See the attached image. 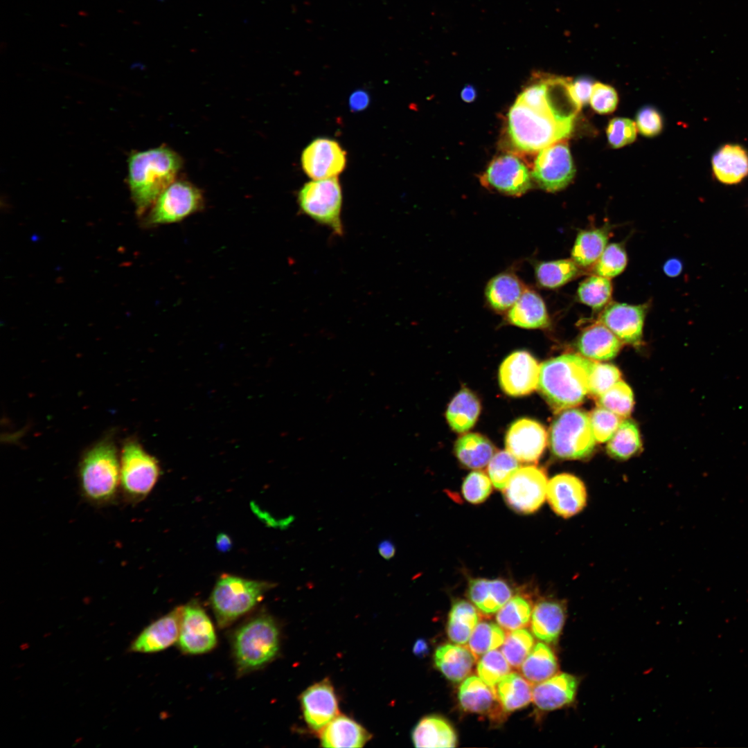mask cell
<instances>
[{
  "label": "cell",
  "instance_id": "6da1fadb",
  "mask_svg": "<svg viewBox=\"0 0 748 748\" xmlns=\"http://www.w3.org/2000/svg\"><path fill=\"white\" fill-rule=\"evenodd\" d=\"M118 450L112 436H106L82 454L78 466L82 499L96 508L116 505L121 500Z\"/></svg>",
  "mask_w": 748,
  "mask_h": 748
},
{
  "label": "cell",
  "instance_id": "7a4b0ae2",
  "mask_svg": "<svg viewBox=\"0 0 748 748\" xmlns=\"http://www.w3.org/2000/svg\"><path fill=\"white\" fill-rule=\"evenodd\" d=\"M182 159L166 146L132 153L128 159V184L139 216L154 205L181 168Z\"/></svg>",
  "mask_w": 748,
  "mask_h": 748
},
{
  "label": "cell",
  "instance_id": "3957f363",
  "mask_svg": "<svg viewBox=\"0 0 748 748\" xmlns=\"http://www.w3.org/2000/svg\"><path fill=\"white\" fill-rule=\"evenodd\" d=\"M595 362L576 354H564L540 366L537 388L555 413L574 408L589 394Z\"/></svg>",
  "mask_w": 748,
  "mask_h": 748
},
{
  "label": "cell",
  "instance_id": "277c9868",
  "mask_svg": "<svg viewBox=\"0 0 748 748\" xmlns=\"http://www.w3.org/2000/svg\"><path fill=\"white\" fill-rule=\"evenodd\" d=\"M232 637L233 654L240 675L263 668L279 650L278 625L267 614H258L244 622Z\"/></svg>",
  "mask_w": 748,
  "mask_h": 748
},
{
  "label": "cell",
  "instance_id": "5b68a950",
  "mask_svg": "<svg viewBox=\"0 0 748 748\" xmlns=\"http://www.w3.org/2000/svg\"><path fill=\"white\" fill-rule=\"evenodd\" d=\"M573 124L564 123L552 115L535 111L515 101L508 114V133L515 148L534 153L568 137Z\"/></svg>",
  "mask_w": 748,
  "mask_h": 748
},
{
  "label": "cell",
  "instance_id": "8992f818",
  "mask_svg": "<svg viewBox=\"0 0 748 748\" xmlns=\"http://www.w3.org/2000/svg\"><path fill=\"white\" fill-rule=\"evenodd\" d=\"M276 584L222 574L213 587L210 605L219 627L224 628L251 611Z\"/></svg>",
  "mask_w": 748,
  "mask_h": 748
},
{
  "label": "cell",
  "instance_id": "52a82bcc",
  "mask_svg": "<svg viewBox=\"0 0 748 748\" xmlns=\"http://www.w3.org/2000/svg\"><path fill=\"white\" fill-rule=\"evenodd\" d=\"M120 467L121 500L132 506L149 496L161 474L159 461L134 438L123 444Z\"/></svg>",
  "mask_w": 748,
  "mask_h": 748
},
{
  "label": "cell",
  "instance_id": "ba28073f",
  "mask_svg": "<svg viewBox=\"0 0 748 748\" xmlns=\"http://www.w3.org/2000/svg\"><path fill=\"white\" fill-rule=\"evenodd\" d=\"M558 413L549 430V446L553 454L571 460L589 456L596 443L589 415L575 407Z\"/></svg>",
  "mask_w": 748,
  "mask_h": 748
},
{
  "label": "cell",
  "instance_id": "9c48e42d",
  "mask_svg": "<svg viewBox=\"0 0 748 748\" xmlns=\"http://www.w3.org/2000/svg\"><path fill=\"white\" fill-rule=\"evenodd\" d=\"M297 202L304 215L328 227L336 235H343V195L337 177L312 179L305 184L298 193Z\"/></svg>",
  "mask_w": 748,
  "mask_h": 748
},
{
  "label": "cell",
  "instance_id": "30bf717a",
  "mask_svg": "<svg viewBox=\"0 0 748 748\" xmlns=\"http://www.w3.org/2000/svg\"><path fill=\"white\" fill-rule=\"evenodd\" d=\"M203 206V195L198 188L188 181L175 180L152 206L146 223L158 225L178 222Z\"/></svg>",
  "mask_w": 748,
  "mask_h": 748
},
{
  "label": "cell",
  "instance_id": "8fae6325",
  "mask_svg": "<svg viewBox=\"0 0 748 748\" xmlns=\"http://www.w3.org/2000/svg\"><path fill=\"white\" fill-rule=\"evenodd\" d=\"M575 172L567 143L559 141L539 151L531 172L540 188L556 192L570 183Z\"/></svg>",
  "mask_w": 748,
  "mask_h": 748
},
{
  "label": "cell",
  "instance_id": "7c38bea8",
  "mask_svg": "<svg viewBox=\"0 0 748 748\" xmlns=\"http://www.w3.org/2000/svg\"><path fill=\"white\" fill-rule=\"evenodd\" d=\"M547 484L543 469L533 465L521 467L504 489L505 501L519 513H534L545 501Z\"/></svg>",
  "mask_w": 748,
  "mask_h": 748
},
{
  "label": "cell",
  "instance_id": "4fadbf2b",
  "mask_svg": "<svg viewBox=\"0 0 748 748\" xmlns=\"http://www.w3.org/2000/svg\"><path fill=\"white\" fill-rule=\"evenodd\" d=\"M531 177L526 163L517 155L509 153L495 157L480 180L485 187L518 197L531 188Z\"/></svg>",
  "mask_w": 748,
  "mask_h": 748
},
{
  "label": "cell",
  "instance_id": "5bb4252c",
  "mask_svg": "<svg viewBox=\"0 0 748 748\" xmlns=\"http://www.w3.org/2000/svg\"><path fill=\"white\" fill-rule=\"evenodd\" d=\"M217 635L212 621L197 600L184 605L177 644L184 654L209 652L217 645Z\"/></svg>",
  "mask_w": 748,
  "mask_h": 748
},
{
  "label": "cell",
  "instance_id": "9a60e30c",
  "mask_svg": "<svg viewBox=\"0 0 748 748\" xmlns=\"http://www.w3.org/2000/svg\"><path fill=\"white\" fill-rule=\"evenodd\" d=\"M346 152L335 140L321 137L303 150L301 162L305 173L312 179L336 177L346 166Z\"/></svg>",
  "mask_w": 748,
  "mask_h": 748
},
{
  "label": "cell",
  "instance_id": "2e32d148",
  "mask_svg": "<svg viewBox=\"0 0 748 748\" xmlns=\"http://www.w3.org/2000/svg\"><path fill=\"white\" fill-rule=\"evenodd\" d=\"M539 374L540 366L536 359L527 351H516L501 363L499 371V384L508 395H526L537 388Z\"/></svg>",
  "mask_w": 748,
  "mask_h": 748
},
{
  "label": "cell",
  "instance_id": "e0dca14e",
  "mask_svg": "<svg viewBox=\"0 0 748 748\" xmlns=\"http://www.w3.org/2000/svg\"><path fill=\"white\" fill-rule=\"evenodd\" d=\"M505 443L506 450L518 461L535 463L546 448L547 433L540 422L530 418H520L510 426Z\"/></svg>",
  "mask_w": 748,
  "mask_h": 748
},
{
  "label": "cell",
  "instance_id": "ac0fdd59",
  "mask_svg": "<svg viewBox=\"0 0 748 748\" xmlns=\"http://www.w3.org/2000/svg\"><path fill=\"white\" fill-rule=\"evenodd\" d=\"M648 304L630 305L609 303L600 314L599 321L623 343L639 345L641 342Z\"/></svg>",
  "mask_w": 748,
  "mask_h": 748
},
{
  "label": "cell",
  "instance_id": "d6986e66",
  "mask_svg": "<svg viewBox=\"0 0 748 748\" xmlns=\"http://www.w3.org/2000/svg\"><path fill=\"white\" fill-rule=\"evenodd\" d=\"M183 608L184 605L177 606L147 625L131 642L129 652L154 653L177 642Z\"/></svg>",
  "mask_w": 748,
  "mask_h": 748
},
{
  "label": "cell",
  "instance_id": "ffe728a7",
  "mask_svg": "<svg viewBox=\"0 0 748 748\" xmlns=\"http://www.w3.org/2000/svg\"><path fill=\"white\" fill-rule=\"evenodd\" d=\"M300 702L305 721L312 731L320 732L339 715L337 697L327 678L305 690Z\"/></svg>",
  "mask_w": 748,
  "mask_h": 748
},
{
  "label": "cell",
  "instance_id": "44dd1931",
  "mask_svg": "<svg viewBox=\"0 0 748 748\" xmlns=\"http://www.w3.org/2000/svg\"><path fill=\"white\" fill-rule=\"evenodd\" d=\"M546 498L555 514L568 518L578 514L586 506L587 490L578 477L562 473L548 481Z\"/></svg>",
  "mask_w": 748,
  "mask_h": 748
},
{
  "label": "cell",
  "instance_id": "7402d4cb",
  "mask_svg": "<svg viewBox=\"0 0 748 748\" xmlns=\"http://www.w3.org/2000/svg\"><path fill=\"white\" fill-rule=\"evenodd\" d=\"M458 700L461 708L465 712L486 715L493 720H501L506 715L495 689L486 684L479 676L466 677L461 683Z\"/></svg>",
  "mask_w": 748,
  "mask_h": 748
},
{
  "label": "cell",
  "instance_id": "603a6c76",
  "mask_svg": "<svg viewBox=\"0 0 748 748\" xmlns=\"http://www.w3.org/2000/svg\"><path fill=\"white\" fill-rule=\"evenodd\" d=\"M579 681L567 673H558L548 679L534 684L533 702L544 711L561 709L572 703L576 696Z\"/></svg>",
  "mask_w": 748,
  "mask_h": 748
},
{
  "label": "cell",
  "instance_id": "cb8c5ba5",
  "mask_svg": "<svg viewBox=\"0 0 748 748\" xmlns=\"http://www.w3.org/2000/svg\"><path fill=\"white\" fill-rule=\"evenodd\" d=\"M567 609L563 601L542 598L534 605L531 618L533 636L546 643L558 641L562 631Z\"/></svg>",
  "mask_w": 748,
  "mask_h": 748
},
{
  "label": "cell",
  "instance_id": "d4e9b609",
  "mask_svg": "<svg viewBox=\"0 0 748 748\" xmlns=\"http://www.w3.org/2000/svg\"><path fill=\"white\" fill-rule=\"evenodd\" d=\"M467 596L479 612L485 616L497 613L513 596V590L504 580L471 578Z\"/></svg>",
  "mask_w": 748,
  "mask_h": 748
},
{
  "label": "cell",
  "instance_id": "484cf974",
  "mask_svg": "<svg viewBox=\"0 0 748 748\" xmlns=\"http://www.w3.org/2000/svg\"><path fill=\"white\" fill-rule=\"evenodd\" d=\"M622 341L600 321L588 327L579 335L577 348L586 358L608 360L619 352Z\"/></svg>",
  "mask_w": 748,
  "mask_h": 748
},
{
  "label": "cell",
  "instance_id": "4316f807",
  "mask_svg": "<svg viewBox=\"0 0 748 748\" xmlns=\"http://www.w3.org/2000/svg\"><path fill=\"white\" fill-rule=\"evenodd\" d=\"M506 318L509 323L526 329L544 328L550 324L543 299L535 290L528 287L507 311Z\"/></svg>",
  "mask_w": 748,
  "mask_h": 748
},
{
  "label": "cell",
  "instance_id": "83f0119b",
  "mask_svg": "<svg viewBox=\"0 0 748 748\" xmlns=\"http://www.w3.org/2000/svg\"><path fill=\"white\" fill-rule=\"evenodd\" d=\"M323 747H362L371 734L345 715H338L320 731Z\"/></svg>",
  "mask_w": 748,
  "mask_h": 748
},
{
  "label": "cell",
  "instance_id": "f1b7e54d",
  "mask_svg": "<svg viewBox=\"0 0 748 748\" xmlns=\"http://www.w3.org/2000/svg\"><path fill=\"white\" fill-rule=\"evenodd\" d=\"M476 660L471 650L460 644L441 645L434 654L437 669L455 683L463 681L470 674Z\"/></svg>",
  "mask_w": 748,
  "mask_h": 748
},
{
  "label": "cell",
  "instance_id": "f546056e",
  "mask_svg": "<svg viewBox=\"0 0 748 748\" xmlns=\"http://www.w3.org/2000/svg\"><path fill=\"white\" fill-rule=\"evenodd\" d=\"M526 285L514 272L507 271L492 277L485 289L488 305L497 313H506L518 301Z\"/></svg>",
  "mask_w": 748,
  "mask_h": 748
},
{
  "label": "cell",
  "instance_id": "4dcf8cb0",
  "mask_svg": "<svg viewBox=\"0 0 748 748\" xmlns=\"http://www.w3.org/2000/svg\"><path fill=\"white\" fill-rule=\"evenodd\" d=\"M411 739L416 747H454L457 744L452 726L438 715L422 718L413 728Z\"/></svg>",
  "mask_w": 748,
  "mask_h": 748
},
{
  "label": "cell",
  "instance_id": "1f68e13d",
  "mask_svg": "<svg viewBox=\"0 0 748 748\" xmlns=\"http://www.w3.org/2000/svg\"><path fill=\"white\" fill-rule=\"evenodd\" d=\"M712 168L722 183H739L748 175V154L738 145H725L712 158Z\"/></svg>",
  "mask_w": 748,
  "mask_h": 748
},
{
  "label": "cell",
  "instance_id": "d6a6232c",
  "mask_svg": "<svg viewBox=\"0 0 748 748\" xmlns=\"http://www.w3.org/2000/svg\"><path fill=\"white\" fill-rule=\"evenodd\" d=\"M544 81L547 101L555 118L561 123L573 124L581 106L572 93L571 80L551 77Z\"/></svg>",
  "mask_w": 748,
  "mask_h": 748
},
{
  "label": "cell",
  "instance_id": "836d02e7",
  "mask_svg": "<svg viewBox=\"0 0 748 748\" xmlns=\"http://www.w3.org/2000/svg\"><path fill=\"white\" fill-rule=\"evenodd\" d=\"M494 689L506 714L526 706L533 700L531 684L515 672H510L504 676Z\"/></svg>",
  "mask_w": 748,
  "mask_h": 748
},
{
  "label": "cell",
  "instance_id": "e575fe53",
  "mask_svg": "<svg viewBox=\"0 0 748 748\" xmlns=\"http://www.w3.org/2000/svg\"><path fill=\"white\" fill-rule=\"evenodd\" d=\"M455 454L462 465L470 469H481L489 463L495 447L484 436L467 433L460 436L454 445Z\"/></svg>",
  "mask_w": 748,
  "mask_h": 748
},
{
  "label": "cell",
  "instance_id": "d590c367",
  "mask_svg": "<svg viewBox=\"0 0 748 748\" xmlns=\"http://www.w3.org/2000/svg\"><path fill=\"white\" fill-rule=\"evenodd\" d=\"M481 411L479 400L467 388L462 389L453 398L446 411L450 427L457 433H464L477 422Z\"/></svg>",
  "mask_w": 748,
  "mask_h": 748
},
{
  "label": "cell",
  "instance_id": "8d00e7d4",
  "mask_svg": "<svg viewBox=\"0 0 748 748\" xmlns=\"http://www.w3.org/2000/svg\"><path fill=\"white\" fill-rule=\"evenodd\" d=\"M479 619V611L474 605L463 599L454 600L447 623L450 641L460 645L467 643Z\"/></svg>",
  "mask_w": 748,
  "mask_h": 748
},
{
  "label": "cell",
  "instance_id": "74e56055",
  "mask_svg": "<svg viewBox=\"0 0 748 748\" xmlns=\"http://www.w3.org/2000/svg\"><path fill=\"white\" fill-rule=\"evenodd\" d=\"M522 675L531 684H536L558 672V659L553 650L544 642L536 643L519 667Z\"/></svg>",
  "mask_w": 748,
  "mask_h": 748
},
{
  "label": "cell",
  "instance_id": "f35d334b",
  "mask_svg": "<svg viewBox=\"0 0 748 748\" xmlns=\"http://www.w3.org/2000/svg\"><path fill=\"white\" fill-rule=\"evenodd\" d=\"M608 233L604 227L580 231L571 249V259L580 267H593L607 247Z\"/></svg>",
  "mask_w": 748,
  "mask_h": 748
},
{
  "label": "cell",
  "instance_id": "ab89813d",
  "mask_svg": "<svg viewBox=\"0 0 748 748\" xmlns=\"http://www.w3.org/2000/svg\"><path fill=\"white\" fill-rule=\"evenodd\" d=\"M537 283L542 287L559 288L580 274V267L572 259L539 262L534 267Z\"/></svg>",
  "mask_w": 748,
  "mask_h": 748
},
{
  "label": "cell",
  "instance_id": "60d3db41",
  "mask_svg": "<svg viewBox=\"0 0 748 748\" xmlns=\"http://www.w3.org/2000/svg\"><path fill=\"white\" fill-rule=\"evenodd\" d=\"M641 448L639 431L636 423L630 419L621 421L607 445L609 455L617 460H627Z\"/></svg>",
  "mask_w": 748,
  "mask_h": 748
},
{
  "label": "cell",
  "instance_id": "b9f144b4",
  "mask_svg": "<svg viewBox=\"0 0 748 748\" xmlns=\"http://www.w3.org/2000/svg\"><path fill=\"white\" fill-rule=\"evenodd\" d=\"M612 285L610 278L593 274L579 285L577 290L578 300L594 310L605 308L612 298Z\"/></svg>",
  "mask_w": 748,
  "mask_h": 748
},
{
  "label": "cell",
  "instance_id": "7bdbcfd3",
  "mask_svg": "<svg viewBox=\"0 0 748 748\" xmlns=\"http://www.w3.org/2000/svg\"><path fill=\"white\" fill-rule=\"evenodd\" d=\"M531 600L522 595L512 596L497 612V624L504 630L512 631L526 626L531 618Z\"/></svg>",
  "mask_w": 748,
  "mask_h": 748
},
{
  "label": "cell",
  "instance_id": "ee69618b",
  "mask_svg": "<svg viewBox=\"0 0 748 748\" xmlns=\"http://www.w3.org/2000/svg\"><path fill=\"white\" fill-rule=\"evenodd\" d=\"M506 636L504 629L497 623L482 621L479 622L471 634L468 648L477 659L485 653L501 647Z\"/></svg>",
  "mask_w": 748,
  "mask_h": 748
},
{
  "label": "cell",
  "instance_id": "f6af8a7d",
  "mask_svg": "<svg viewBox=\"0 0 748 748\" xmlns=\"http://www.w3.org/2000/svg\"><path fill=\"white\" fill-rule=\"evenodd\" d=\"M534 646L533 634L525 628L512 630L505 638L501 651L511 667L519 668Z\"/></svg>",
  "mask_w": 748,
  "mask_h": 748
},
{
  "label": "cell",
  "instance_id": "bcb514c9",
  "mask_svg": "<svg viewBox=\"0 0 748 748\" xmlns=\"http://www.w3.org/2000/svg\"><path fill=\"white\" fill-rule=\"evenodd\" d=\"M599 406L621 418L628 417L633 409L634 397L630 387L620 380L597 398Z\"/></svg>",
  "mask_w": 748,
  "mask_h": 748
},
{
  "label": "cell",
  "instance_id": "7dc6e473",
  "mask_svg": "<svg viewBox=\"0 0 748 748\" xmlns=\"http://www.w3.org/2000/svg\"><path fill=\"white\" fill-rule=\"evenodd\" d=\"M510 665L501 651L496 649L483 654L477 666L478 676L493 688L504 676L510 673Z\"/></svg>",
  "mask_w": 748,
  "mask_h": 748
},
{
  "label": "cell",
  "instance_id": "c3c4849f",
  "mask_svg": "<svg viewBox=\"0 0 748 748\" xmlns=\"http://www.w3.org/2000/svg\"><path fill=\"white\" fill-rule=\"evenodd\" d=\"M627 262V254L622 244L612 243L607 245L593 266L594 274L608 278L615 277L623 271Z\"/></svg>",
  "mask_w": 748,
  "mask_h": 748
},
{
  "label": "cell",
  "instance_id": "681fc988",
  "mask_svg": "<svg viewBox=\"0 0 748 748\" xmlns=\"http://www.w3.org/2000/svg\"><path fill=\"white\" fill-rule=\"evenodd\" d=\"M518 460L506 451H500L492 457L488 467L489 478L495 488L504 490L513 474L519 468Z\"/></svg>",
  "mask_w": 748,
  "mask_h": 748
},
{
  "label": "cell",
  "instance_id": "f907efd6",
  "mask_svg": "<svg viewBox=\"0 0 748 748\" xmlns=\"http://www.w3.org/2000/svg\"><path fill=\"white\" fill-rule=\"evenodd\" d=\"M589 418L595 438L598 443L609 440L623 420L619 416L600 406L590 413Z\"/></svg>",
  "mask_w": 748,
  "mask_h": 748
},
{
  "label": "cell",
  "instance_id": "816d5d0a",
  "mask_svg": "<svg viewBox=\"0 0 748 748\" xmlns=\"http://www.w3.org/2000/svg\"><path fill=\"white\" fill-rule=\"evenodd\" d=\"M489 477L481 471L470 472L462 484V494L468 502L478 504L483 502L492 491Z\"/></svg>",
  "mask_w": 748,
  "mask_h": 748
},
{
  "label": "cell",
  "instance_id": "f5cc1de1",
  "mask_svg": "<svg viewBox=\"0 0 748 748\" xmlns=\"http://www.w3.org/2000/svg\"><path fill=\"white\" fill-rule=\"evenodd\" d=\"M621 373L614 366L595 362L590 377L589 394L597 398L620 380Z\"/></svg>",
  "mask_w": 748,
  "mask_h": 748
},
{
  "label": "cell",
  "instance_id": "db71d44e",
  "mask_svg": "<svg viewBox=\"0 0 748 748\" xmlns=\"http://www.w3.org/2000/svg\"><path fill=\"white\" fill-rule=\"evenodd\" d=\"M609 143L614 148H619L632 143L636 137V127L629 118L616 117L608 123L606 130Z\"/></svg>",
  "mask_w": 748,
  "mask_h": 748
},
{
  "label": "cell",
  "instance_id": "11a10c76",
  "mask_svg": "<svg viewBox=\"0 0 748 748\" xmlns=\"http://www.w3.org/2000/svg\"><path fill=\"white\" fill-rule=\"evenodd\" d=\"M589 101L595 112L599 114H609L616 109L618 98L616 90L612 87L596 82L593 86Z\"/></svg>",
  "mask_w": 748,
  "mask_h": 748
},
{
  "label": "cell",
  "instance_id": "9f6ffc18",
  "mask_svg": "<svg viewBox=\"0 0 748 748\" xmlns=\"http://www.w3.org/2000/svg\"><path fill=\"white\" fill-rule=\"evenodd\" d=\"M516 100L535 111L553 116L547 101L546 84L544 80L527 87L519 95Z\"/></svg>",
  "mask_w": 748,
  "mask_h": 748
},
{
  "label": "cell",
  "instance_id": "6f0895ef",
  "mask_svg": "<svg viewBox=\"0 0 748 748\" xmlns=\"http://www.w3.org/2000/svg\"><path fill=\"white\" fill-rule=\"evenodd\" d=\"M636 125L639 132L645 136L653 137L663 129V118L660 112L654 107H642L636 116Z\"/></svg>",
  "mask_w": 748,
  "mask_h": 748
},
{
  "label": "cell",
  "instance_id": "680465c9",
  "mask_svg": "<svg viewBox=\"0 0 748 748\" xmlns=\"http://www.w3.org/2000/svg\"><path fill=\"white\" fill-rule=\"evenodd\" d=\"M594 80L587 76L577 78L571 82L572 93L580 106L586 105L590 100Z\"/></svg>",
  "mask_w": 748,
  "mask_h": 748
},
{
  "label": "cell",
  "instance_id": "91938a15",
  "mask_svg": "<svg viewBox=\"0 0 748 748\" xmlns=\"http://www.w3.org/2000/svg\"><path fill=\"white\" fill-rule=\"evenodd\" d=\"M370 103L368 93L363 89L355 91L349 97V107L351 111L359 112L365 109Z\"/></svg>",
  "mask_w": 748,
  "mask_h": 748
},
{
  "label": "cell",
  "instance_id": "94428289",
  "mask_svg": "<svg viewBox=\"0 0 748 748\" xmlns=\"http://www.w3.org/2000/svg\"><path fill=\"white\" fill-rule=\"evenodd\" d=\"M380 555L385 560H390L395 554L396 548L394 543L389 539L383 540L377 544Z\"/></svg>",
  "mask_w": 748,
  "mask_h": 748
},
{
  "label": "cell",
  "instance_id": "6125c7cd",
  "mask_svg": "<svg viewBox=\"0 0 748 748\" xmlns=\"http://www.w3.org/2000/svg\"><path fill=\"white\" fill-rule=\"evenodd\" d=\"M663 269L668 276L676 277L682 271V263L677 258H670L664 263Z\"/></svg>",
  "mask_w": 748,
  "mask_h": 748
},
{
  "label": "cell",
  "instance_id": "be15d7a7",
  "mask_svg": "<svg viewBox=\"0 0 748 748\" xmlns=\"http://www.w3.org/2000/svg\"><path fill=\"white\" fill-rule=\"evenodd\" d=\"M461 99L466 103H472L477 98V90L472 84L465 85L461 91Z\"/></svg>",
  "mask_w": 748,
  "mask_h": 748
},
{
  "label": "cell",
  "instance_id": "e7e4bbea",
  "mask_svg": "<svg viewBox=\"0 0 748 748\" xmlns=\"http://www.w3.org/2000/svg\"><path fill=\"white\" fill-rule=\"evenodd\" d=\"M428 650L427 643L422 639L417 640L413 648V653L419 657L425 656L428 653Z\"/></svg>",
  "mask_w": 748,
  "mask_h": 748
},
{
  "label": "cell",
  "instance_id": "03108f58",
  "mask_svg": "<svg viewBox=\"0 0 748 748\" xmlns=\"http://www.w3.org/2000/svg\"><path fill=\"white\" fill-rule=\"evenodd\" d=\"M231 546L230 538L224 533H220L217 537V548L221 551H226Z\"/></svg>",
  "mask_w": 748,
  "mask_h": 748
}]
</instances>
